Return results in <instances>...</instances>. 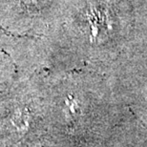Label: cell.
Returning a JSON list of instances; mask_svg holds the SVG:
<instances>
[{
    "instance_id": "obj_1",
    "label": "cell",
    "mask_w": 147,
    "mask_h": 147,
    "mask_svg": "<svg viewBox=\"0 0 147 147\" xmlns=\"http://www.w3.org/2000/svg\"><path fill=\"white\" fill-rule=\"evenodd\" d=\"M11 123L16 131L23 132L29 126V116L24 111H17L11 117Z\"/></svg>"
}]
</instances>
